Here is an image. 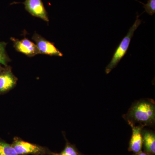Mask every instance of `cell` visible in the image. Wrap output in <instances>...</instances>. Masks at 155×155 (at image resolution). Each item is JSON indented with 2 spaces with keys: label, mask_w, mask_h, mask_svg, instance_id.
Instances as JSON below:
<instances>
[{
  "label": "cell",
  "mask_w": 155,
  "mask_h": 155,
  "mask_svg": "<svg viewBox=\"0 0 155 155\" xmlns=\"http://www.w3.org/2000/svg\"><path fill=\"white\" fill-rule=\"evenodd\" d=\"M123 118L130 126L136 124L143 127L153 125L155 122L154 101L147 99L137 101L134 103Z\"/></svg>",
  "instance_id": "1"
},
{
  "label": "cell",
  "mask_w": 155,
  "mask_h": 155,
  "mask_svg": "<svg viewBox=\"0 0 155 155\" xmlns=\"http://www.w3.org/2000/svg\"><path fill=\"white\" fill-rule=\"evenodd\" d=\"M141 23V20L138 19V17L137 16L135 22L129 29L127 35L123 38L120 44L116 49L110 62L106 67V74H109L113 69L116 68L122 58L127 53L130 41L134 36V31L137 29Z\"/></svg>",
  "instance_id": "2"
},
{
  "label": "cell",
  "mask_w": 155,
  "mask_h": 155,
  "mask_svg": "<svg viewBox=\"0 0 155 155\" xmlns=\"http://www.w3.org/2000/svg\"><path fill=\"white\" fill-rule=\"evenodd\" d=\"M11 144L19 155H51L52 152L46 147L30 143L19 137H14Z\"/></svg>",
  "instance_id": "3"
},
{
  "label": "cell",
  "mask_w": 155,
  "mask_h": 155,
  "mask_svg": "<svg viewBox=\"0 0 155 155\" xmlns=\"http://www.w3.org/2000/svg\"><path fill=\"white\" fill-rule=\"evenodd\" d=\"M32 39L36 43L35 45L38 48L40 54L51 56H63V54L55 46L54 44L47 40L38 34L35 33Z\"/></svg>",
  "instance_id": "4"
},
{
  "label": "cell",
  "mask_w": 155,
  "mask_h": 155,
  "mask_svg": "<svg viewBox=\"0 0 155 155\" xmlns=\"http://www.w3.org/2000/svg\"><path fill=\"white\" fill-rule=\"evenodd\" d=\"M22 3L25 6L26 11L32 16L46 22L49 21L47 12L41 0H25Z\"/></svg>",
  "instance_id": "5"
},
{
  "label": "cell",
  "mask_w": 155,
  "mask_h": 155,
  "mask_svg": "<svg viewBox=\"0 0 155 155\" xmlns=\"http://www.w3.org/2000/svg\"><path fill=\"white\" fill-rule=\"evenodd\" d=\"M11 39L13 41L14 48L17 51L29 57H34L40 54L36 45L28 39L24 38L18 40L12 38Z\"/></svg>",
  "instance_id": "6"
},
{
  "label": "cell",
  "mask_w": 155,
  "mask_h": 155,
  "mask_svg": "<svg viewBox=\"0 0 155 155\" xmlns=\"http://www.w3.org/2000/svg\"><path fill=\"white\" fill-rule=\"evenodd\" d=\"M132 135L129 142L128 151L134 153L142 151L143 148V137L142 131L143 127L141 125H131Z\"/></svg>",
  "instance_id": "7"
},
{
  "label": "cell",
  "mask_w": 155,
  "mask_h": 155,
  "mask_svg": "<svg viewBox=\"0 0 155 155\" xmlns=\"http://www.w3.org/2000/svg\"><path fill=\"white\" fill-rule=\"evenodd\" d=\"M17 78L12 73L11 68H7L0 72V94L4 93L13 88Z\"/></svg>",
  "instance_id": "8"
},
{
  "label": "cell",
  "mask_w": 155,
  "mask_h": 155,
  "mask_svg": "<svg viewBox=\"0 0 155 155\" xmlns=\"http://www.w3.org/2000/svg\"><path fill=\"white\" fill-rule=\"evenodd\" d=\"M143 147L144 152L151 155L155 154V134L152 130H143L142 131Z\"/></svg>",
  "instance_id": "9"
},
{
  "label": "cell",
  "mask_w": 155,
  "mask_h": 155,
  "mask_svg": "<svg viewBox=\"0 0 155 155\" xmlns=\"http://www.w3.org/2000/svg\"><path fill=\"white\" fill-rule=\"evenodd\" d=\"M66 143L64 149L60 153L53 152H52L51 155H87L84 154L80 152L75 145L69 143L64 135Z\"/></svg>",
  "instance_id": "10"
},
{
  "label": "cell",
  "mask_w": 155,
  "mask_h": 155,
  "mask_svg": "<svg viewBox=\"0 0 155 155\" xmlns=\"http://www.w3.org/2000/svg\"><path fill=\"white\" fill-rule=\"evenodd\" d=\"M0 155H19L12 144L0 138Z\"/></svg>",
  "instance_id": "11"
},
{
  "label": "cell",
  "mask_w": 155,
  "mask_h": 155,
  "mask_svg": "<svg viewBox=\"0 0 155 155\" xmlns=\"http://www.w3.org/2000/svg\"><path fill=\"white\" fill-rule=\"evenodd\" d=\"M7 44L4 42H0V64L7 66L10 59L6 51Z\"/></svg>",
  "instance_id": "12"
},
{
  "label": "cell",
  "mask_w": 155,
  "mask_h": 155,
  "mask_svg": "<svg viewBox=\"0 0 155 155\" xmlns=\"http://www.w3.org/2000/svg\"><path fill=\"white\" fill-rule=\"evenodd\" d=\"M143 5L146 12L150 15H153L155 13V0H148L146 4L139 2Z\"/></svg>",
  "instance_id": "13"
},
{
  "label": "cell",
  "mask_w": 155,
  "mask_h": 155,
  "mask_svg": "<svg viewBox=\"0 0 155 155\" xmlns=\"http://www.w3.org/2000/svg\"><path fill=\"white\" fill-rule=\"evenodd\" d=\"M132 155H151L150 154L148 153L142 151V150L141 151L139 152L136 153H134V154Z\"/></svg>",
  "instance_id": "14"
},
{
  "label": "cell",
  "mask_w": 155,
  "mask_h": 155,
  "mask_svg": "<svg viewBox=\"0 0 155 155\" xmlns=\"http://www.w3.org/2000/svg\"><path fill=\"white\" fill-rule=\"evenodd\" d=\"M1 72V67H0V72Z\"/></svg>",
  "instance_id": "15"
}]
</instances>
